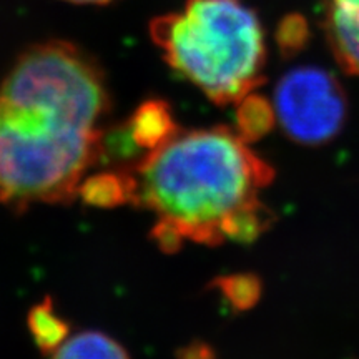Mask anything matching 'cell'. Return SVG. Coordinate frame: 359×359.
Instances as JSON below:
<instances>
[{
	"instance_id": "obj_1",
	"label": "cell",
	"mask_w": 359,
	"mask_h": 359,
	"mask_svg": "<svg viewBox=\"0 0 359 359\" xmlns=\"http://www.w3.org/2000/svg\"><path fill=\"white\" fill-rule=\"evenodd\" d=\"M105 75L77 45H32L0 83V203L24 210L79 196L103 154Z\"/></svg>"
},
{
	"instance_id": "obj_2",
	"label": "cell",
	"mask_w": 359,
	"mask_h": 359,
	"mask_svg": "<svg viewBox=\"0 0 359 359\" xmlns=\"http://www.w3.org/2000/svg\"><path fill=\"white\" fill-rule=\"evenodd\" d=\"M130 173L132 203L156 217L151 238L163 251L183 240H251L264 226L259 191L271 172L228 128L178 132Z\"/></svg>"
},
{
	"instance_id": "obj_3",
	"label": "cell",
	"mask_w": 359,
	"mask_h": 359,
	"mask_svg": "<svg viewBox=\"0 0 359 359\" xmlns=\"http://www.w3.org/2000/svg\"><path fill=\"white\" fill-rule=\"evenodd\" d=\"M150 37L165 62L218 105L241 102L262 82L264 32L243 0H185L151 20Z\"/></svg>"
},
{
	"instance_id": "obj_4",
	"label": "cell",
	"mask_w": 359,
	"mask_h": 359,
	"mask_svg": "<svg viewBox=\"0 0 359 359\" xmlns=\"http://www.w3.org/2000/svg\"><path fill=\"white\" fill-rule=\"evenodd\" d=\"M273 114L293 140L318 145L343 127L346 100L333 75L316 67H299L278 83Z\"/></svg>"
},
{
	"instance_id": "obj_5",
	"label": "cell",
	"mask_w": 359,
	"mask_h": 359,
	"mask_svg": "<svg viewBox=\"0 0 359 359\" xmlns=\"http://www.w3.org/2000/svg\"><path fill=\"white\" fill-rule=\"evenodd\" d=\"M326 34L339 64L359 75V0H326Z\"/></svg>"
},
{
	"instance_id": "obj_6",
	"label": "cell",
	"mask_w": 359,
	"mask_h": 359,
	"mask_svg": "<svg viewBox=\"0 0 359 359\" xmlns=\"http://www.w3.org/2000/svg\"><path fill=\"white\" fill-rule=\"evenodd\" d=\"M128 133L135 147L155 150L178 133L172 109L163 100H148L133 111Z\"/></svg>"
},
{
	"instance_id": "obj_7",
	"label": "cell",
	"mask_w": 359,
	"mask_h": 359,
	"mask_svg": "<svg viewBox=\"0 0 359 359\" xmlns=\"http://www.w3.org/2000/svg\"><path fill=\"white\" fill-rule=\"evenodd\" d=\"M79 196L85 203L93 206H103V208L132 203V173H130V170H127V172L98 173L87 177L79 188Z\"/></svg>"
},
{
	"instance_id": "obj_8",
	"label": "cell",
	"mask_w": 359,
	"mask_h": 359,
	"mask_svg": "<svg viewBox=\"0 0 359 359\" xmlns=\"http://www.w3.org/2000/svg\"><path fill=\"white\" fill-rule=\"evenodd\" d=\"M52 359H130V356L122 344L110 336L83 331L67 338L53 351Z\"/></svg>"
},
{
	"instance_id": "obj_9",
	"label": "cell",
	"mask_w": 359,
	"mask_h": 359,
	"mask_svg": "<svg viewBox=\"0 0 359 359\" xmlns=\"http://www.w3.org/2000/svg\"><path fill=\"white\" fill-rule=\"evenodd\" d=\"M27 323L35 343L43 353H53L69 338V323L57 313L50 298H45L42 303L30 309Z\"/></svg>"
},
{
	"instance_id": "obj_10",
	"label": "cell",
	"mask_w": 359,
	"mask_h": 359,
	"mask_svg": "<svg viewBox=\"0 0 359 359\" xmlns=\"http://www.w3.org/2000/svg\"><path fill=\"white\" fill-rule=\"evenodd\" d=\"M240 103V110H238L240 132L238 133L245 140H250L266 132L273 120V110L269 109L268 103L255 95L245 97Z\"/></svg>"
},
{
	"instance_id": "obj_11",
	"label": "cell",
	"mask_w": 359,
	"mask_h": 359,
	"mask_svg": "<svg viewBox=\"0 0 359 359\" xmlns=\"http://www.w3.org/2000/svg\"><path fill=\"white\" fill-rule=\"evenodd\" d=\"M182 359H212V353H210L208 349L198 346L188 348L185 349V353H183Z\"/></svg>"
},
{
	"instance_id": "obj_12",
	"label": "cell",
	"mask_w": 359,
	"mask_h": 359,
	"mask_svg": "<svg viewBox=\"0 0 359 359\" xmlns=\"http://www.w3.org/2000/svg\"><path fill=\"white\" fill-rule=\"evenodd\" d=\"M67 2L90 4V6H103V4H110V2H114V0H67Z\"/></svg>"
}]
</instances>
